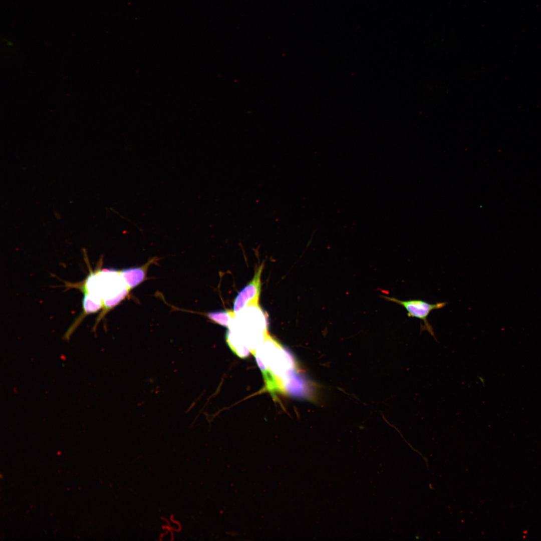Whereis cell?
<instances>
[{
  "label": "cell",
  "mask_w": 541,
  "mask_h": 541,
  "mask_svg": "<svg viewBox=\"0 0 541 541\" xmlns=\"http://www.w3.org/2000/svg\"><path fill=\"white\" fill-rule=\"evenodd\" d=\"M253 355L261 371L269 372L282 382L287 374L296 369V362L291 353L269 335Z\"/></svg>",
  "instance_id": "cell-1"
},
{
  "label": "cell",
  "mask_w": 541,
  "mask_h": 541,
  "mask_svg": "<svg viewBox=\"0 0 541 541\" xmlns=\"http://www.w3.org/2000/svg\"><path fill=\"white\" fill-rule=\"evenodd\" d=\"M381 296L386 300L396 303L404 308L407 311L408 317L417 318L423 322L424 325L421 330H427L434 337L433 328L428 322L427 318L432 311L440 309L446 306L447 302L431 304L420 299L400 300L394 297Z\"/></svg>",
  "instance_id": "cell-2"
},
{
  "label": "cell",
  "mask_w": 541,
  "mask_h": 541,
  "mask_svg": "<svg viewBox=\"0 0 541 541\" xmlns=\"http://www.w3.org/2000/svg\"><path fill=\"white\" fill-rule=\"evenodd\" d=\"M262 263L256 269L252 279L237 295L233 311L236 315L247 307L258 306L261 291V275L263 268Z\"/></svg>",
  "instance_id": "cell-3"
},
{
  "label": "cell",
  "mask_w": 541,
  "mask_h": 541,
  "mask_svg": "<svg viewBox=\"0 0 541 541\" xmlns=\"http://www.w3.org/2000/svg\"><path fill=\"white\" fill-rule=\"evenodd\" d=\"M152 260H150L144 265L124 269L120 272V276L129 290L140 284L145 279L146 269Z\"/></svg>",
  "instance_id": "cell-4"
},
{
  "label": "cell",
  "mask_w": 541,
  "mask_h": 541,
  "mask_svg": "<svg viewBox=\"0 0 541 541\" xmlns=\"http://www.w3.org/2000/svg\"><path fill=\"white\" fill-rule=\"evenodd\" d=\"M206 316L212 322L228 328L236 317L233 311L231 310L212 311L208 313Z\"/></svg>",
  "instance_id": "cell-5"
},
{
  "label": "cell",
  "mask_w": 541,
  "mask_h": 541,
  "mask_svg": "<svg viewBox=\"0 0 541 541\" xmlns=\"http://www.w3.org/2000/svg\"><path fill=\"white\" fill-rule=\"evenodd\" d=\"M226 340L230 348L238 356L245 358L248 356L250 352L249 349L229 329L226 334Z\"/></svg>",
  "instance_id": "cell-6"
},
{
  "label": "cell",
  "mask_w": 541,
  "mask_h": 541,
  "mask_svg": "<svg viewBox=\"0 0 541 541\" xmlns=\"http://www.w3.org/2000/svg\"><path fill=\"white\" fill-rule=\"evenodd\" d=\"M83 306L85 312L94 313L101 308V303L100 301L93 298L91 295L85 294L84 298Z\"/></svg>",
  "instance_id": "cell-7"
}]
</instances>
